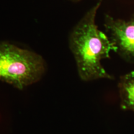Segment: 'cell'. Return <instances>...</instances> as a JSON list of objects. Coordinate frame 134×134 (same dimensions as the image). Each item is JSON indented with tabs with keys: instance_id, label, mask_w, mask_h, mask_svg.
I'll list each match as a JSON object with an SVG mask.
<instances>
[{
	"instance_id": "1",
	"label": "cell",
	"mask_w": 134,
	"mask_h": 134,
	"mask_svg": "<svg viewBox=\"0 0 134 134\" xmlns=\"http://www.w3.org/2000/svg\"><path fill=\"white\" fill-rule=\"evenodd\" d=\"M100 2L85 15L73 30L70 37V47L76 62L80 78L85 81L113 77L105 71L101 60L109 58L117 48L110 38L96 26L95 19Z\"/></svg>"
},
{
	"instance_id": "2",
	"label": "cell",
	"mask_w": 134,
	"mask_h": 134,
	"mask_svg": "<svg viewBox=\"0 0 134 134\" xmlns=\"http://www.w3.org/2000/svg\"><path fill=\"white\" fill-rule=\"evenodd\" d=\"M46 71L40 55L8 42H0V81L19 90L36 83Z\"/></svg>"
},
{
	"instance_id": "3",
	"label": "cell",
	"mask_w": 134,
	"mask_h": 134,
	"mask_svg": "<svg viewBox=\"0 0 134 134\" xmlns=\"http://www.w3.org/2000/svg\"><path fill=\"white\" fill-rule=\"evenodd\" d=\"M104 26L116 52L125 59L134 60V16L124 21L106 16Z\"/></svg>"
},
{
	"instance_id": "4",
	"label": "cell",
	"mask_w": 134,
	"mask_h": 134,
	"mask_svg": "<svg viewBox=\"0 0 134 134\" xmlns=\"http://www.w3.org/2000/svg\"><path fill=\"white\" fill-rule=\"evenodd\" d=\"M118 88L121 108L134 112V71L120 78Z\"/></svg>"
},
{
	"instance_id": "5",
	"label": "cell",
	"mask_w": 134,
	"mask_h": 134,
	"mask_svg": "<svg viewBox=\"0 0 134 134\" xmlns=\"http://www.w3.org/2000/svg\"><path fill=\"white\" fill-rule=\"evenodd\" d=\"M72 1H79V0H72Z\"/></svg>"
}]
</instances>
